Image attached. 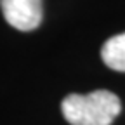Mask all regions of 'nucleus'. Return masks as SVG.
<instances>
[{
    "label": "nucleus",
    "mask_w": 125,
    "mask_h": 125,
    "mask_svg": "<svg viewBox=\"0 0 125 125\" xmlns=\"http://www.w3.org/2000/svg\"><path fill=\"white\" fill-rule=\"evenodd\" d=\"M61 111L70 125H111L122 111V103L109 90L70 94L62 99Z\"/></svg>",
    "instance_id": "nucleus-1"
},
{
    "label": "nucleus",
    "mask_w": 125,
    "mask_h": 125,
    "mask_svg": "<svg viewBox=\"0 0 125 125\" xmlns=\"http://www.w3.org/2000/svg\"><path fill=\"white\" fill-rule=\"evenodd\" d=\"M5 21L19 31H33L40 26L43 10L42 0H0Z\"/></svg>",
    "instance_id": "nucleus-2"
},
{
    "label": "nucleus",
    "mask_w": 125,
    "mask_h": 125,
    "mask_svg": "<svg viewBox=\"0 0 125 125\" xmlns=\"http://www.w3.org/2000/svg\"><path fill=\"white\" fill-rule=\"evenodd\" d=\"M101 57L108 68L125 73V31L104 42L101 49Z\"/></svg>",
    "instance_id": "nucleus-3"
}]
</instances>
